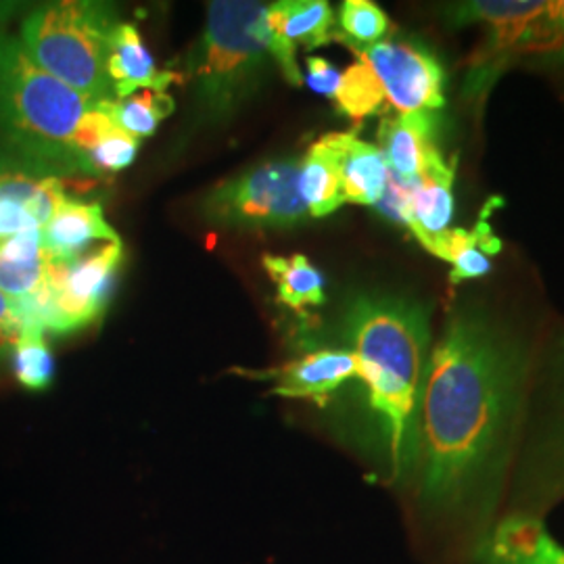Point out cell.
I'll return each mask as SVG.
<instances>
[{"label": "cell", "mask_w": 564, "mask_h": 564, "mask_svg": "<svg viewBox=\"0 0 564 564\" xmlns=\"http://www.w3.org/2000/svg\"><path fill=\"white\" fill-rule=\"evenodd\" d=\"M531 354L481 305L447 318L431 349L414 468L421 510L444 529H489L523 426Z\"/></svg>", "instance_id": "cell-1"}, {"label": "cell", "mask_w": 564, "mask_h": 564, "mask_svg": "<svg viewBox=\"0 0 564 564\" xmlns=\"http://www.w3.org/2000/svg\"><path fill=\"white\" fill-rule=\"evenodd\" d=\"M347 333L358 381L377 424L387 479L414 477L431 326L423 305L398 297H360L349 307Z\"/></svg>", "instance_id": "cell-2"}, {"label": "cell", "mask_w": 564, "mask_h": 564, "mask_svg": "<svg viewBox=\"0 0 564 564\" xmlns=\"http://www.w3.org/2000/svg\"><path fill=\"white\" fill-rule=\"evenodd\" d=\"M99 102L44 72L20 39H0V139L42 167L88 170L82 121Z\"/></svg>", "instance_id": "cell-3"}, {"label": "cell", "mask_w": 564, "mask_h": 564, "mask_svg": "<svg viewBox=\"0 0 564 564\" xmlns=\"http://www.w3.org/2000/svg\"><path fill=\"white\" fill-rule=\"evenodd\" d=\"M120 21L109 4L61 0L34 9L21 25V44L44 72L93 101H113L107 57Z\"/></svg>", "instance_id": "cell-4"}, {"label": "cell", "mask_w": 564, "mask_h": 564, "mask_svg": "<svg viewBox=\"0 0 564 564\" xmlns=\"http://www.w3.org/2000/svg\"><path fill=\"white\" fill-rule=\"evenodd\" d=\"M265 9L268 4L253 0L209 2L191 76L209 118H228L260 80L270 57Z\"/></svg>", "instance_id": "cell-5"}, {"label": "cell", "mask_w": 564, "mask_h": 564, "mask_svg": "<svg viewBox=\"0 0 564 564\" xmlns=\"http://www.w3.org/2000/svg\"><path fill=\"white\" fill-rule=\"evenodd\" d=\"M205 214L224 228H291L310 212L300 195V160H274L216 186Z\"/></svg>", "instance_id": "cell-6"}, {"label": "cell", "mask_w": 564, "mask_h": 564, "mask_svg": "<svg viewBox=\"0 0 564 564\" xmlns=\"http://www.w3.org/2000/svg\"><path fill=\"white\" fill-rule=\"evenodd\" d=\"M510 512L538 517L564 500V366L527 442L512 481Z\"/></svg>", "instance_id": "cell-7"}, {"label": "cell", "mask_w": 564, "mask_h": 564, "mask_svg": "<svg viewBox=\"0 0 564 564\" xmlns=\"http://www.w3.org/2000/svg\"><path fill=\"white\" fill-rule=\"evenodd\" d=\"M381 82L387 102L408 113H435L445 105V69L426 46L419 42H377L354 48Z\"/></svg>", "instance_id": "cell-8"}, {"label": "cell", "mask_w": 564, "mask_h": 564, "mask_svg": "<svg viewBox=\"0 0 564 564\" xmlns=\"http://www.w3.org/2000/svg\"><path fill=\"white\" fill-rule=\"evenodd\" d=\"M265 30L270 57L276 59L282 76L293 86H302L303 82L295 57L297 46L312 51L330 41H339V32H335V13L324 0H281L268 4Z\"/></svg>", "instance_id": "cell-9"}, {"label": "cell", "mask_w": 564, "mask_h": 564, "mask_svg": "<svg viewBox=\"0 0 564 564\" xmlns=\"http://www.w3.org/2000/svg\"><path fill=\"white\" fill-rule=\"evenodd\" d=\"M67 195L53 174L30 170H0V241L42 230Z\"/></svg>", "instance_id": "cell-10"}, {"label": "cell", "mask_w": 564, "mask_h": 564, "mask_svg": "<svg viewBox=\"0 0 564 564\" xmlns=\"http://www.w3.org/2000/svg\"><path fill=\"white\" fill-rule=\"evenodd\" d=\"M454 178L456 163L445 162L440 151L433 153L423 176L412 184L410 207L402 223L440 260H444L445 241L454 220Z\"/></svg>", "instance_id": "cell-11"}, {"label": "cell", "mask_w": 564, "mask_h": 564, "mask_svg": "<svg viewBox=\"0 0 564 564\" xmlns=\"http://www.w3.org/2000/svg\"><path fill=\"white\" fill-rule=\"evenodd\" d=\"M258 379L274 381L272 393L289 400H305L324 408L343 384L358 377V362L351 349H316L300 360L284 364Z\"/></svg>", "instance_id": "cell-12"}, {"label": "cell", "mask_w": 564, "mask_h": 564, "mask_svg": "<svg viewBox=\"0 0 564 564\" xmlns=\"http://www.w3.org/2000/svg\"><path fill=\"white\" fill-rule=\"evenodd\" d=\"M473 564H564V545L542 519L510 512L477 538Z\"/></svg>", "instance_id": "cell-13"}, {"label": "cell", "mask_w": 564, "mask_h": 564, "mask_svg": "<svg viewBox=\"0 0 564 564\" xmlns=\"http://www.w3.org/2000/svg\"><path fill=\"white\" fill-rule=\"evenodd\" d=\"M107 76L113 86L116 101H123L139 90L165 93L174 82H178V74L165 72L155 65L139 30L132 23L121 21L113 30L109 44Z\"/></svg>", "instance_id": "cell-14"}, {"label": "cell", "mask_w": 564, "mask_h": 564, "mask_svg": "<svg viewBox=\"0 0 564 564\" xmlns=\"http://www.w3.org/2000/svg\"><path fill=\"white\" fill-rule=\"evenodd\" d=\"M435 116L408 113L387 118L379 128V149L389 165L391 176L403 182L419 181L433 153L435 144Z\"/></svg>", "instance_id": "cell-15"}, {"label": "cell", "mask_w": 564, "mask_h": 564, "mask_svg": "<svg viewBox=\"0 0 564 564\" xmlns=\"http://www.w3.org/2000/svg\"><path fill=\"white\" fill-rule=\"evenodd\" d=\"M42 241L55 262L72 263L93 242H120V235L105 220L99 203L65 199L51 223L42 228Z\"/></svg>", "instance_id": "cell-16"}, {"label": "cell", "mask_w": 564, "mask_h": 564, "mask_svg": "<svg viewBox=\"0 0 564 564\" xmlns=\"http://www.w3.org/2000/svg\"><path fill=\"white\" fill-rule=\"evenodd\" d=\"M323 139L339 158L345 203L375 207L381 202L391 176L381 149L354 132H333Z\"/></svg>", "instance_id": "cell-17"}, {"label": "cell", "mask_w": 564, "mask_h": 564, "mask_svg": "<svg viewBox=\"0 0 564 564\" xmlns=\"http://www.w3.org/2000/svg\"><path fill=\"white\" fill-rule=\"evenodd\" d=\"M51 265L42 230L0 241V291L11 300L32 297L48 281Z\"/></svg>", "instance_id": "cell-18"}, {"label": "cell", "mask_w": 564, "mask_h": 564, "mask_svg": "<svg viewBox=\"0 0 564 564\" xmlns=\"http://www.w3.org/2000/svg\"><path fill=\"white\" fill-rule=\"evenodd\" d=\"M300 195L314 218L330 216L345 203L339 158L324 139L300 160Z\"/></svg>", "instance_id": "cell-19"}, {"label": "cell", "mask_w": 564, "mask_h": 564, "mask_svg": "<svg viewBox=\"0 0 564 564\" xmlns=\"http://www.w3.org/2000/svg\"><path fill=\"white\" fill-rule=\"evenodd\" d=\"M502 249L491 226L479 220L473 228H452L445 241L444 262L452 263V284L484 279L491 270V258Z\"/></svg>", "instance_id": "cell-20"}, {"label": "cell", "mask_w": 564, "mask_h": 564, "mask_svg": "<svg viewBox=\"0 0 564 564\" xmlns=\"http://www.w3.org/2000/svg\"><path fill=\"white\" fill-rule=\"evenodd\" d=\"M263 268L279 289V302L291 310H303L307 305H323L324 279L321 270L302 253L282 258L263 256Z\"/></svg>", "instance_id": "cell-21"}, {"label": "cell", "mask_w": 564, "mask_h": 564, "mask_svg": "<svg viewBox=\"0 0 564 564\" xmlns=\"http://www.w3.org/2000/svg\"><path fill=\"white\" fill-rule=\"evenodd\" d=\"M547 9V2L535 0H475V2H458L445 9V21L452 28L464 25H514V23H529L542 15Z\"/></svg>", "instance_id": "cell-22"}, {"label": "cell", "mask_w": 564, "mask_h": 564, "mask_svg": "<svg viewBox=\"0 0 564 564\" xmlns=\"http://www.w3.org/2000/svg\"><path fill=\"white\" fill-rule=\"evenodd\" d=\"M333 101L343 116H347L356 126L366 118L381 113L387 105L381 82L364 59L351 63L341 72V82Z\"/></svg>", "instance_id": "cell-23"}, {"label": "cell", "mask_w": 564, "mask_h": 564, "mask_svg": "<svg viewBox=\"0 0 564 564\" xmlns=\"http://www.w3.org/2000/svg\"><path fill=\"white\" fill-rule=\"evenodd\" d=\"M105 109L121 130L142 141L155 134L160 121L176 109V102L167 93L142 90L123 101H105Z\"/></svg>", "instance_id": "cell-24"}, {"label": "cell", "mask_w": 564, "mask_h": 564, "mask_svg": "<svg viewBox=\"0 0 564 564\" xmlns=\"http://www.w3.org/2000/svg\"><path fill=\"white\" fill-rule=\"evenodd\" d=\"M13 370L25 389L42 391L53 383L55 360L41 328H23L13 347Z\"/></svg>", "instance_id": "cell-25"}, {"label": "cell", "mask_w": 564, "mask_h": 564, "mask_svg": "<svg viewBox=\"0 0 564 564\" xmlns=\"http://www.w3.org/2000/svg\"><path fill=\"white\" fill-rule=\"evenodd\" d=\"M339 41L351 48H366L383 41L389 18L370 0H345L339 11Z\"/></svg>", "instance_id": "cell-26"}, {"label": "cell", "mask_w": 564, "mask_h": 564, "mask_svg": "<svg viewBox=\"0 0 564 564\" xmlns=\"http://www.w3.org/2000/svg\"><path fill=\"white\" fill-rule=\"evenodd\" d=\"M141 141L126 130H121L116 121L111 120L101 130L95 144L90 147L86 160L88 170H105V172H120L132 165L139 153Z\"/></svg>", "instance_id": "cell-27"}, {"label": "cell", "mask_w": 564, "mask_h": 564, "mask_svg": "<svg viewBox=\"0 0 564 564\" xmlns=\"http://www.w3.org/2000/svg\"><path fill=\"white\" fill-rule=\"evenodd\" d=\"M305 67H307L305 84L314 93L328 97V99H335L339 82H341V72L333 63L324 59V57H307L305 59Z\"/></svg>", "instance_id": "cell-28"}, {"label": "cell", "mask_w": 564, "mask_h": 564, "mask_svg": "<svg viewBox=\"0 0 564 564\" xmlns=\"http://www.w3.org/2000/svg\"><path fill=\"white\" fill-rule=\"evenodd\" d=\"M20 335L21 323L15 302L0 291V356L13 351Z\"/></svg>", "instance_id": "cell-29"}, {"label": "cell", "mask_w": 564, "mask_h": 564, "mask_svg": "<svg viewBox=\"0 0 564 564\" xmlns=\"http://www.w3.org/2000/svg\"><path fill=\"white\" fill-rule=\"evenodd\" d=\"M20 2H0V39L7 36L4 34V28L7 23L13 20V15L20 11Z\"/></svg>", "instance_id": "cell-30"}, {"label": "cell", "mask_w": 564, "mask_h": 564, "mask_svg": "<svg viewBox=\"0 0 564 564\" xmlns=\"http://www.w3.org/2000/svg\"><path fill=\"white\" fill-rule=\"evenodd\" d=\"M563 20H564V2H563ZM561 59H564V51H563V55H561Z\"/></svg>", "instance_id": "cell-31"}]
</instances>
